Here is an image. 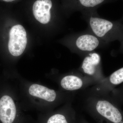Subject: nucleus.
Returning <instances> with one entry per match:
<instances>
[{
    "label": "nucleus",
    "mask_w": 123,
    "mask_h": 123,
    "mask_svg": "<svg viewBox=\"0 0 123 123\" xmlns=\"http://www.w3.org/2000/svg\"><path fill=\"white\" fill-rule=\"evenodd\" d=\"M53 6V0H36L32 7L35 18L42 24H47L50 21Z\"/></svg>",
    "instance_id": "obj_2"
},
{
    "label": "nucleus",
    "mask_w": 123,
    "mask_h": 123,
    "mask_svg": "<svg viewBox=\"0 0 123 123\" xmlns=\"http://www.w3.org/2000/svg\"><path fill=\"white\" fill-rule=\"evenodd\" d=\"M111 0H65L66 6L69 10L92 9Z\"/></svg>",
    "instance_id": "obj_6"
},
{
    "label": "nucleus",
    "mask_w": 123,
    "mask_h": 123,
    "mask_svg": "<svg viewBox=\"0 0 123 123\" xmlns=\"http://www.w3.org/2000/svg\"><path fill=\"white\" fill-rule=\"evenodd\" d=\"M89 56L84 59L82 66L84 72L89 75H93L95 72V66L100 63V56L97 53H90Z\"/></svg>",
    "instance_id": "obj_9"
},
{
    "label": "nucleus",
    "mask_w": 123,
    "mask_h": 123,
    "mask_svg": "<svg viewBox=\"0 0 123 123\" xmlns=\"http://www.w3.org/2000/svg\"><path fill=\"white\" fill-rule=\"evenodd\" d=\"M29 93L34 97H38L48 102L55 101L56 94L55 90L37 84L31 85L29 89Z\"/></svg>",
    "instance_id": "obj_8"
},
{
    "label": "nucleus",
    "mask_w": 123,
    "mask_h": 123,
    "mask_svg": "<svg viewBox=\"0 0 123 123\" xmlns=\"http://www.w3.org/2000/svg\"><path fill=\"white\" fill-rule=\"evenodd\" d=\"M110 81L114 85H119L123 81V68L120 69L115 71L111 75Z\"/></svg>",
    "instance_id": "obj_11"
},
{
    "label": "nucleus",
    "mask_w": 123,
    "mask_h": 123,
    "mask_svg": "<svg viewBox=\"0 0 123 123\" xmlns=\"http://www.w3.org/2000/svg\"><path fill=\"white\" fill-rule=\"evenodd\" d=\"M9 35L8 44L9 52L14 56H19L24 52L27 43L25 30L21 25H15L11 28Z\"/></svg>",
    "instance_id": "obj_1"
},
{
    "label": "nucleus",
    "mask_w": 123,
    "mask_h": 123,
    "mask_svg": "<svg viewBox=\"0 0 123 123\" xmlns=\"http://www.w3.org/2000/svg\"><path fill=\"white\" fill-rule=\"evenodd\" d=\"M99 40L95 36L85 34L78 37L75 44L78 49L85 51H91L98 47Z\"/></svg>",
    "instance_id": "obj_7"
},
{
    "label": "nucleus",
    "mask_w": 123,
    "mask_h": 123,
    "mask_svg": "<svg viewBox=\"0 0 123 123\" xmlns=\"http://www.w3.org/2000/svg\"><path fill=\"white\" fill-rule=\"evenodd\" d=\"M2 0L6 2H12L16 0Z\"/></svg>",
    "instance_id": "obj_13"
},
{
    "label": "nucleus",
    "mask_w": 123,
    "mask_h": 123,
    "mask_svg": "<svg viewBox=\"0 0 123 123\" xmlns=\"http://www.w3.org/2000/svg\"><path fill=\"white\" fill-rule=\"evenodd\" d=\"M16 108L12 99L5 95L0 99V120L2 123H12L15 118Z\"/></svg>",
    "instance_id": "obj_3"
},
{
    "label": "nucleus",
    "mask_w": 123,
    "mask_h": 123,
    "mask_svg": "<svg viewBox=\"0 0 123 123\" xmlns=\"http://www.w3.org/2000/svg\"><path fill=\"white\" fill-rule=\"evenodd\" d=\"M89 24L92 31L97 37L104 38L111 33L115 27L113 23L98 17H90Z\"/></svg>",
    "instance_id": "obj_4"
},
{
    "label": "nucleus",
    "mask_w": 123,
    "mask_h": 123,
    "mask_svg": "<svg viewBox=\"0 0 123 123\" xmlns=\"http://www.w3.org/2000/svg\"><path fill=\"white\" fill-rule=\"evenodd\" d=\"M62 88L68 90H75L79 89L82 86L83 82L81 79L76 76L70 75L66 76L61 81Z\"/></svg>",
    "instance_id": "obj_10"
},
{
    "label": "nucleus",
    "mask_w": 123,
    "mask_h": 123,
    "mask_svg": "<svg viewBox=\"0 0 123 123\" xmlns=\"http://www.w3.org/2000/svg\"><path fill=\"white\" fill-rule=\"evenodd\" d=\"M96 108L98 113L113 123H119L122 120V115L119 110L108 101H98Z\"/></svg>",
    "instance_id": "obj_5"
},
{
    "label": "nucleus",
    "mask_w": 123,
    "mask_h": 123,
    "mask_svg": "<svg viewBox=\"0 0 123 123\" xmlns=\"http://www.w3.org/2000/svg\"><path fill=\"white\" fill-rule=\"evenodd\" d=\"M47 123H68L65 117L60 114H56L50 117Z\"/></svg>",
    "instance_id": "obj_12"
}]
</instances>
